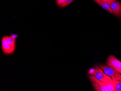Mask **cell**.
<instances>
[{
	"label": "cell",
	"instance_id": "obj_1",
	"mask_svg": "<svg viewBox=\"0 0 121 91\" xmlns=\"http://www.w3.org/2000/svg\"><path fill=\"white\" fill-rule=\"evenodd\" d=\"M89 73L90 74L94 76L97 79L106 83L111 82L113 81V79L112 78L106 74L102 69L98 66L91 69L89 70Z\"/></svg>",
	"mask_w": 121,
	"mask_h": 91
},
{
	"label": "cell",
	"instance_id": "obj_2",
	"mask_svg": "<svg viewBox=\"0 0 121 91\" xmlns=\"http://www.w3.org/2000/svg\"><path fill=\"white\" fill-rule=\"evenodd\" d=\"M100 67L104 73L116 81H121V74L111 66L105 65H100Z\"/></svg>",
	"mask_w": 121,
	"mask_h": 91
},
{
	"label": "cell",
	"instance_id": "obj_3",
	"mask_svg": "<svg viewBox=\"0 0 121 91\" xmlns=\"http://www.w3.org/2000/svg\"><path fill=\"white\" fill-rule=\"evenodd\" d=\"M89 78L95 91H107V83L100 81L92 75L90 76Z\"/></svg>",
	"mask_w": 121,
	"mask_h": 91
},
{
	"label": "cell",
	"instance_id": "obj_4",
	"mask_svg": "<svg viewBox=\"0 0 121 91\" xmlns=\"http://www.w3.org/2000/svg\"><path fill=\"white\" fill-rule=\"evenodd\" d=\"M107 65L111 66L121 74V61L113 55L109 56L106 62Z\"/></svg>",
	"mask_w": 121,
	"mask_h": 91
},
{
	"label": "cell",
	"instance_id": "obj_5",
	"mask_svg": "<svg viewBox=\"0 0 121 91\" xmlns=\"http://www.w3.org/2000/svg\"><path fill=\"white\" fill-rule=\"evenodd\" d=\"M2 48L3 53L6 55L13 54L16 49V48L13 47L8 44L4 36L2 39Z\"/></svg>",
	"mask_w": 121,
	"mask_h": 91
},
{
	"label": "cell",
	"instance_id": "obj_6",
	"mask_svg": "<svg viewBox=\"0 0 121 91\" xmlns=\"http://www.w3.org/2000/svg\"><path fill=\"white\" fill-rule=\"evenodd\" d=\"M113 14L118 17H121V4L119 1H115L109 5Z\"/></svg>",
	"mask_w": 121,
	"mask_h": 91
},
{
	"label": "cell",
	"instance_id": "obj_7",
	"mask_svg": "<svg viewBox=\"0 0 121 91\" xmlns=\"http://www.w3.org/2000/svg\"><path fill=\"white\" fill-rule=\"evenodd\" d=\"M94 0L99 5L100 7H102L103 9H105L111 14L114 15L109 6V4L108 3L105 2L101 1L100 0Z\"/></svg>",
	"mask_w": 121,
	"mask_h": 91
},
{
	"label": "cell",
	"instance_id": "obj_8",
	"mask_svg": "<svg viewBox=\"0 0 121 91\" xmlns=\"http://www.w3.org/2000/svg\"><path fill=\"white\" fill-rule=\"evenodd\" d=\"M116 80L114 79L112 82L107 83L106 86L107 91H116Z\"/></svg>",
	"mask_w": 121,
	"mask_h": 91
},
{
	"label": "cell",
	"instance_id": "obj_9",
	"mask_svg": "<svg viewBox=\"0 0 121 91\" xmlns=\"http://www.w3.org/2000/svg\"><path fill=\"white\" fill-rule=\"evenodd\" d=\"M8 44L13 47L16 48V39L10 36H4Z\"/></svg>",
	"mask_w": 121,
	"mask_h": 91
},
{
	"label": "cell",
	"instance_id": "obj_10",
	"mask_svg": "<svg viewBox=\"0 0 121 91\" xmlns=\"http://www.w3.org/2000/svg\"><path fill=\"white\" fill-rule=\"evenodd\" d=\"M74 1V0H64V2L62 3L60 7L62 8H64L70 4Z\"/></svg>",
	"mask_w": 121,
	"mask_h": 91
},
{
	"label": "cell",
	"instance_id": "obj_11",
	"mask_svg": "<svg viewBox=\"0 0 121 91\" xmlns=\"http://www.w3.org/2000/svg\"><path fill=\"white\" fill-rule=\"evenodd\" d=\"M116 91H121V81H116Z\"/></svg>",
	"mask_w": 121,
	"mask_h": 91
},
{
	"label": "cell",
	"instance_id": "obj_12",
	"mask_svg": "<svg viewBox=\"0 0 121 91\" xmlns=\"http://www.w3.org/2000/svg\"><path fill=\"white\" fill-rule=\"evenodd\" d=\"M117 0H101V1L105 2L108 3L110 5L111 3H112L115 1H117Z\"/></svg>",
	"mask_w": 121,
	"mask_h": 91
},
{
	"label": "cell",
	"instance_id": "obj_13",
	"mask_svg": "<svg viewBox=\"0 0 121 91\" xmlns=\"http://www.w3.org/2000/svg\"><path fill=\"white\" fill-rule=\"evenodd\" d=\"M64 0H56V3L58 6H60L61 4L64 2Z\"/></svg>",
	"mask_w": 121,
	"mask_h": 91
},
{
	"label": "cell",
	"instance_id": "obj_14",
	"mask_svg": "<svg viewBox=\"0 0 121 91\" xmlns=\"http://www.w3.org/2000/svg\"><path fill=\"white\" fill-rule=\"evenodd\" d=\"M11 36L12 37H13V38L16 39L18 36V35H17L15 34H12V35H11Z\"/></svg>",
	"mask_w": 121,
	"mask_h": 91
},
{
	"label": "cell",
	"instance_id": "obj_15",
	"mask_svg": "<svg viewBox=\"0 0 121 91\" xmlns=\"http://www.w3.org/2000/svg\"></svg>",
	"mask_w": 121,
	"mask_h": 91
}]
</instances>
